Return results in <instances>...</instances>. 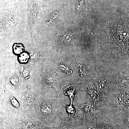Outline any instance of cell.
Instances as JSON below:
<instances>
[{
    "label": "cell",
    "instance_id": "6da1fadb",
    "mask_svg": "<svg viewBox=\"0 0 129 129\" xmlns=\"http://www.w3.org/2000/svg\"><path fill=\"white\" fill-rule=\"evenodd\" d=\"M29 14L31 17H36L39 11V6L36 0H32L29 2L28 7Z\"/></svg>",
    "mask_w": 129,
    "mask_h": 129
},
{
    "label": "cell",
    "instance_id": "7a4b0ae2",
    "mask_svg": "<svg viewBox=\"0 0 129 129\" xmlns=\"http://www.w3.org/2000/svg\"><path fill=\"white\" fill-rule=\"evenodd\" d=\"M41 111L44 115H50L52 112L51 107L49 104L46 103L42 104L41 106Z\"/></svg>",
    "mask_w": 129,
    "mask_h": 129
},
{
    "label": "cell",
    "instance_id": "3957f363",
    "mask_svg": "<svg viewBox=\"0 0 129 129\" xmlns=\"http://www.w3.org/2000/svg\"><path fill=\"white\" fill-rule=\"evenodd\" d=\"M13 51L15 54H21L24 50L23 46L21 44H15L13 47Z\"/></svg>",
    "mask_w": 129,
    "mask_h": 129
},
{
    "label": "cell",
    "instance_id": "277c9868",
    "mask_svg": "<svg viewBox=\"0 0 129 129\" xmlns=\"http://www.w3.org/2000/svg\"><path fill=\"white\" fill-rule=\"evenodd\" d=\"M29 55L26 52H23L20 54L19 57V60L22 63H25L27 62L29 59Z\"/></svg>",
    "mask_w": 129,
    "mask_h": 129
},
{
    "label": "cell",
    "instance_id": "5b68a950",
    "mask_svg": "<svg viewBox=\"0 0 129 129\" xmlns=\"http://www.w3.org/2000/svg\"><path fill=\"white\" fill-rule=\"evenodd\" d=\"M84 4V0H79L76 5V8L77 10H78L80 9Z\"/></svg>",
    "mask_w": 129,
    "mask_h": 129
},
{
    "label": "cell",
    "instance_id": "8992f818",
    "mask_svg": "<svg viewBox=\"0 0 129 129\" xmlns=\"http://www.w3.org/2000/svg\"><path fill=\"white\" fill-rule=\"evenodd\" d=\"M11 102L13 106L16 107H18L19 106L18 103L17 101V100H16L14 98H12L11 99Z\"/></svg>",
    "mask_w": 129,
    "mask_h": 129
}]
</instances>
